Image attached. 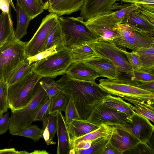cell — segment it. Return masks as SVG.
I'll return each mask as SVG.
<instances>
[{"label":"cell","mask_w":154,"mask_h":154,"mask_svg":"<svg viewBox=\"0 0 154 154\" xmlns=\"http://www.w3.org/2000/svg\"><path fill=\"white\" fill-rule=\"evenodd\" d=\"M30 154L28 152L24 150L16 151L14 148H5L0 149V154Z\"/></svg>","instance_id":"816d5d0a"},{"label":"cell","mask_w":154,"mask_h":154,"mask_svg":"<svg viewBox=\"0 0 154 154\" xmlns=\"http://www.w3.org/2000/svg\"><path fill=\"white\" fill-rule=\"evenodd\" d=\"M122 5L125 6L154 5V0H120Z\"/></svg>","instance_id":"f6af8a7d"},{"label":"cell","mask_w":154,"mask_h":154,"mask_svg":"<svg viewBox=\"0 0 154 154\" xmlns=\"http://www.w3.org/2000/svg\"><path fill=\"white\" fill-rule=\"evenodd\" d=\"M102 154H122V153L112 145L109 141L106 144Z\"/></svg>","instance_id":"c3c4849f"},{"label":"cell","mask_w":154,"mask_h":154,"mask_svg":"<svg viewBox=\"0 0 154 154\" xmlns=\"http://www.w3.org/2000/svg\"><path fill=\"white\" fill-rule=\"evenodd\" d=\"M19 5L32 20L43 12L42 0H16Z\"/></svg>","instance_id":"f546056e"},{"label":"cell","mask_w":154,"mask_h":154,"mask_svg":"<svg viewBox=\"0 0 154 154\" xmlns=\"http://www.w3.org/2000/svg\"><path fill=\"white\" fill-rule=\"evenodd\" d=\"M57 133L58 145L57 154H71L72 149L70 143L67 124L61 112H57Z\"/></svg>","instance_id":"e0dca14e"},{"label":"cell","mask_w":154,"mask_h":154,"mask_svg":"<svg viewBox=\"0 0 154 154\" xmlns=\"http://www.w3.org/2000/svg\"><path fill=\"white\" fill-rule=\"evenodd\" d=\"M70 140H73L93 131L100 127L82 120H75L67 125Z\"/></svg>","instance_id":"7402d4cb"},{"label":"cell","mask_w":154,"mask_h":154,"mask_svg":"<svg viewBox=\"0 0 154 154\" xmlns=\"http://www.w3.org/2000/svg\"><path fill=\"white\" fill-rule=\"evenodd\" d=\"M100 75L111 79H116L122 73L109 59L102 57L99 60H88L82 62Z\"/></svg>","instance_id":"2e32d148"},{"label":"cell","mask_w":154,"mask_h":154,"mask_svg":"<svg viewBox=\"0 0 154 154\" xmlns=\"http://www.w3.org/2000/svg\"><path fill=\"white\" fill-rule=\"evenodd\" d=\"M117 29L119 36L108 42L121 49L128 48L136 51L140 48L149 47L154 44L153 35L133 25L119 23Z\"/></svg>","instance_id":"8992f818"},{"label":"cell","mask_w":154,"mask_h":154,"mask_svg":"<svg viewBox=\"0 0 154 154\" xmlns=\"http://www.w3.org/2000/svg\"><path fill=\"white\" fill-rule=\"evenodd\" d=\"M131 123L128 125H115V128L125 131L132 135L140 142H146L152 137L154 129L153 125L149 120L135 112L131 118Z\"/></svg>","instance_id":"4fadbf2b"},{"label":"cell","mask_w":154,"mask_h":154,"mask_svg":"<svg viewBox=\"0 0 154 154\" xmlns=\"http://www.w3.org/2000/svg\"><path fill=\"white\" fill-rule=\"evenodd\" d=\"M127 75L130 77L132 80L140 83L154 82V74L142 69L132 70L129 75Z\"/></svg>","instance_id":"8d00e7d4"},{"label":"cell","mask_w":154,"mask_h":154,"mask_svg":"<svg viewBox=\"0 0 154 154\" xmlns=\"http://www.w3.org/2000/svg\"><path fill=\"white\" fill-rule=\"evenodd\" d=\"M25 43L14 38L0 48V80L7 83L11 73L26 58Z\"/></svg>","instance_id":"52a82bcc"},{"label":"cell","mask_w":154,"mask_h":154,"mask_svg":"<svg viewBox=\"0 0 154 154\" xmlns=\"http://www.w3.org/2000/svg\"><path fill=\"white\" fill-rule=\"evenodd\" d=\"M51 99L48 97L40 107L36 111L32 117L33 122L42 121L43 118L48 114L50 105Z\"/></svg>","instance_id":"60d3db41"},{"label":"cell","mask_w":154,"mask_h":154,"mask_svg":"<svg viewBox=\"0 0 154 154\" xmlns=\"http://www.w3.org/2000/svg\"><path fill=\"white\" fill-rule=\"evenodd\" d=\"M84 1V0H46L44 3L43 9L60 17L80 10Z\"/></svg>","instance_id":"9a60e30c"},{"label":"cell","mask_w":154,"mask_h":154,"mask_svg":"<svg viewBox=\"0 0 154 154\" xmlns=\"http://www.w3.org/2000/svg\"><path fill=\"white\" fill-rule=\"evenodd\" d=\"M17 24L14 31L15 38L20 40L27 33V29L32 20L23 10L17 2L16 4Z\"/></svg>","instance_id":"4316f807"},{"label":"cell","mask_w":154,"mask_h":154,"mask_svg":"<svg viewBox=\"0 0 154 154\" xmlns=\"http://www.w3.org/2000/svg\"><path fill=\"white\" fill-rule=\"evenodd\" d=\"M85 121L98 125L103 124L113 125H128L131 122V118L125 114L102 102L95 108Z\"/></svg>","instance_id":"8fae6325"},{"label":"cell","mask_w":154,"mask_h":154,"mask_svg":"<svg viewBox=\"0 0 154 154\" xmlns=\"http://www.w3.org/2000/svg\"><path fill=\"white\" fill-rule=\"evenodd\" d=\"M154 82L145 83L138 82L136 86L143 90L154 92Z\"/></svg>","instance_id":"f907efd6"},{"label":"cell","mask_w":154,"mask_h":154,"mask_svg":"<svg viewBox=\"0 0 154 154\" xmlns=\"http://www.w3.org/2000/svg\"><path fill=\"white\" fill-rule=\"evenodd\" d=\"M95 51L102 57L109 60L122 72L129 75L132 68L122 49L111 42L98 41L93 44Z\"/></svg>","instance_id":"7c38bea8"},{"label":"cell","mask_w":154,"mask_h":154,"mask_svg":"<svg viewBox=\"0 0 154 154\" xmlns=\"http://www.w3.org/2000/svg\"><path fill=\"white\" fill-rule=\"evenodd\" d=\"M139 54L143 64L142 70L154 73V44L149 47L141 48L136 51Z\"/></svg>","instance_id":"f1b7e54d"},{"label":"cell","mask_w":154,"mask_h":154,"mask_svg":"<svg viewBox=\"0 0 154 154\" xmlns=\"http://www.w3.org/2000/svg\"><path fill=\"white\" fill-rule=\"evenodd\" d=\"M125 54L132 70L142 69L143 64L140 56L136 51L127 52L126 50L122 49Z\"/></svg>","instance_id":"f35d334b"},{"label":"cell","mask_w":154,"mask_h":154,"mask_svg":"<svg viewBox=\"0 0 154 154\" xmlns=\"http://www.w3.org/2000/svg\"><path fill=\"white\" fill-rule=\"evenodd\" d=\"M64 116L67 125L75 120H82L72 97L69 99L66 106Z\"/></svg>","instance_id":"d590c367"},{"label":"cell","mask_w":154,"mask_h":154,"mask_svg":"<svg viewBox=\"0 0 154 154\" xmlns=\"http://www.w3.org/2000/svg\"><path fill=\"white\" fill-rule=\"evenodd\" d=\"M121 23L131 24L154 35V24L137 9L126 16Z\"/></svg>","instance_id":"ffe728a7"},{"label":"cell","mask_w":154,"mask_h":154,"mask_svg":"<svg viewBox=\"0 0 154 154\" xmlns=\"http://www.w3.org/2000/svg\"><path fill=\"white\" fill-rule=\"evenodd\" d=\"M65 74L75 79L93 82L100 77L96 72L82 62L72 63Z\"/></svg>","instance_id":"d6986e66"},{"label":"cell","mask_w":154,"mask_h":154,"mask_svg":"<svg viewBox=\"0 0 154 154\" xmlns=\"http://www.w3.org/2000/svg\"><path fill=\"white\" fill-rule=\"evenodd\" d=\"M91 141L88 140L78 143L74 147L72 154H73V152L75 150L85 149L89 148L91 146Z\"/></svg>","instance_id":"681fc988"},{"label":"cell","mask_w":154,"mask_h":154,"mask_svg":"<svg viewBox=\"0 0 154 154\" xmlns=\"http://www.w3.org/2000/svg\"><path fill=\"white\" fill-rule=\"evenodd\" d=\"M93 44H85L72 49L71 54L72 63L101 59V56L94 49Z\"/></svg>","instance_id":"44dd1931"},{"label":"cell","mask_w":154,"mask_h":154,"mask_svg":"<svg viewBox=\"0 0 154 154\" xmlns=\"http://www.w3.org/2000/svg\"><path fill=\"white\" fill-rule=\"evenodd\" d=\"M43 129L40 128L37 125H31L20 132L13 135L18 136L29 138L34 142L38 141L43 138Z\"/></svg>","instance_id":"e575fe53"},{"label":"cell","mask_w":154,"mask_h":154,"mask_svg":"<svg viewBox=\"0 0 154 154\" xmlns=\"http://www.w3.org/2000/svg\"><path fill=\"white\" fill-rule=\"evenodd\" d=\"M30 154H49L45 150H35L32 152L30 153Z\"/></svg>","instance_id":"db71d44e"},{"label":"cell","mask_w":154,"mask_h":154,"mask_svg":"<svg viewBox=\"0 0 154 154\" xmlns=\"http://www.w3.org/2000/svg\"><path fill=\"white\" fill-rule=\"evenodd\" d=\"M59 17L55 13H50L42 19L32 38L25 43V51L26 58L45 50L49 34L54 22Z\"/></svg>","instance_id":"30bf717a"},{"label":"cell","mask_w":154,"mask_h":154,"mask_svg":"<svg viewBox=\"0 0 154 154\" xmlns=\"http://www.w3.org/2000/svg\"><path fill=\"white\" fill-rule=\"evenodd\" d=\"M124 18L122 11L117 10L109 14L95 17L85 22L98 41H109L119 36L117 24L121 23Z\"/></svg>","instance_id":"9c48e42d"},{"label":"cell","mask_w":154,"mask_h":154,"mask_svg":"<svg viewBox=\"0 0 154 154\" xmlns=\"http://www.w3.org/2000/svg\"><path fill=\"white\" fill-rule=\"evenodd\" d=\"M7 83L0 80V108L3 113L7 112L8 108V102Z\"/></svg>","instance_id":"ab89813d"},{"label":"cell","mask_w":154,"mask_h":154,"mask_svg":"<svg viewBox=\"0 0 154 154\" xmlns=\"http://www.w3.org/2000/svg\"><path fill=\"white\" fill-rule=\"evenodd\" d=\"M47 126L50 134L51 140L54 144H55L56 143L53 140V139L57 131V112L55 113L49 114L48 115Z\"/></svg>","instance_id":"b9f144b4"},{"label":"cell","mask_w":154,"mask_h":154,"mask_svg":"<svg viewBox=\"0 0 154 154\" xmlns=\"http://www.w3.org/2000/svg\"><path fill=\"white\" fill-rule=\"evenodd\" d=\"M56 83L69 99L72 97L82 120L86 121L92 112L109 93L96 82L73 79L66 74Z\"/></svg>","instance_id":"6da1fadb"},{"label":"cell","mask_w":154,"mask_h":154,"mask_svg":"<svg viewBox=\"0 0 154 154\" xmlns=\"http://www.w3.org/2000/svg\"><path fill=\"white\" fill-rule=\"evenodd\" d=\"M118 0H84L80 16L87 20L95 17L112 13V5Z\"/></svg>","instance_id":"5bb4252c"},{"label":"cell","mask_w":154,"mask_h":154,"mask_svg":"<svg viewBox=\"0 0 154 154\" xmlns=\"http://www.w3.org/2000/svg\"><path fill=\"white\" fill-rule=\"evenodd\" d=\"M10 3L8 0H0V9L2 12L9 13Z\"/></svg>","instance_id":"f5cc1de1"},{"label":"cell","mask_w":154,"mask_h":154,"mask_svg":"<svg viewBox=\"0 0 154 154\" xmlns=\"http://www.w3.org/2000/svg\"><path fill=\"white\" fill-rule=\"evenodd\" d=\"M56 46H54L34 56L26 58L31 64L38 60L43 59L57 52Z\"/></svg>","instance_id":"ee69618b"},{"label":"cell","mask_w":154,"mask_h":154,"mask_svg":"<svg viewBox=\"0 0 154 154\" xmlns=\"http://www.w3.org/2000/svg\"><path fill=\"white\" fill-rule=\"evenodd\" d=\"M59 19L64 35L65 47L72 49L85 44H93L98 41L82 17L60 16Z\"/></svg>","instance_id":"7a4b0ae2"},{"label":"cell","mask_w":154,"mask_h":154,"mask_svg":"<svg viewBox=\"0 0 154 154\" xmlns=\"http://www.w3.org/2000/svg\"><path fill=\"white\" fill-rule=\"evenodd\" d=\"M10 14L2 12L0 14V48L8 41L15 38Z\"/></svg>","instance_id":"484cf974"},{"label":"cell","mask_w":154,"mask_h":154,"mask_svg":"<svg viewBox=\"0 0 154 154\" xmlns=\"http://www.w3.org/2000/svg\"><path fill=\"white\" fill-rule=\"evenodd\" d=\"M39 82L50 99L61 91L56 82L53 78L42 77Z\"/></svg>","instance_id":"836d02e7"},{"label":"cell","mask_w":154,"mask_h":154,"mask_svg":"<svg viewBox=\"0 0 154 154\" xmlns=\"http://www.w3.org/2000/svg\"><path fill=\"white\" fill-rule=\"evenodd\" d=\"M109 141L122 154L134 147L140 142L128 132L116 128Z\"/></svg>","instance_id":"ac0fdd59"},{"label":"cell","mask_w":154,"mask_h":154,"mask_svg":"<svg viewBox=\"0 0 154 154\" xmlns=\"http://www.w3.org/2000/svg\"><path fill=\"white\" fill-rule=\"evenodd\" d=\"M137 10L154 24V5L138 6Z\"/></svg>","instance_id":"7bdbcfd3"},{"label":"cell","mask_w":154,"mask_h":154,"mask_svg":"<svg viewBox=\"0 0 154 154\" xmlns=\"http://www.w3.org/2000/svg\"><path fill=\"white\" fill-rule=\"evenodd\" d=\"M110 136L100 138L91 141V146L85 149L75 150L74 154H102Z\"/></svg>","instance_id":"1f68e13d"},{"label":"cell","mask_w":154,"mask_h":154,"mask_svg":"<svg viewBox=\"0 0 154 154\" xmlns=\"http://www.w3.org/2000/svg\"><path fill=\"white\" fill-rule=\"evenodd\" d=\"M68 100L66 95L61 91L57 94L51 98L48 115L57 111L64 112Z\"/></svg>","instance_id":"d6a6232c"},{"label":"cell","mask_w":154,"mask_h":154,"mask_svg":"<svg viewBox=\"0 0 154 154\" xmlns=\"http://www.w3.org/2000/svg\"><path fill=\"white\" fill-rule=\"evenodd\" d=\"M3 113L1 110L0 108V118H1L3 115Z\"/></svg>","instance_id":"9f6ffc18"},{"label":"cell","mask_w":154,"mask_h":154,"mask_svg":"<svg viewBox=\"0 0 154 154\" xmlns=\"http://www.w3.org/2000/svg\"><path fill=\"white\" fill-rule=\"evenodd\" d=\"M41 78L32 71L22 80L8 86V102L11 111L23 108L30 102L34 87Z\"/></svg>","instance_id":"ba28073f"},{"label":"cell","mask_w":154,"mask_h":154,"mask_svg":"<svg viewBox=\"0 0 154 154\" xmlns=\"http://www.w3.org/2000/svg\"><path fill=\"white\" fill-rule=\"evenodd\" d=\"M32 65L26 58L21 63L10 75L8 81V86L22 80L32 72Z\"/></svg>","instance_id":"4dcf8cb0"},{"label":"cell","mask_w":154,"mask_h":154,"mask_svg":"<svg viewBox=\"0 0 154 154\" xmlns=\"http://www.w3.org/2000/svg\"><path fill=\"white\" fill-rule=\"evenodd\" d=\"M48 97L38 81L30 102L23 108L11 111L8 129L10 133L13 135L31 125L33 115Z\"/></svg>","instance_id":"277c9868"},{"label":"cell","mask_w":154,"mask_h":154,"mask_svg":"<svg viewBox=\"0 0 154 154\" xmlns=\"http://www.w3.org/2000/svg\"><path fill=\"white\" fill-rule=\"evenodd\" d=\"M122 98L129 103L130 107L135 112L154 122V105L133 98L124 97Z\"/></svg>","instance_id":"cb8c5ba5"},{"label":"cell","mask_w":154,"mask_h":154,"mask_svg":"<svg viewBox=\"0 0 154 154\" xmlns=\"http://www.w3.org/2000/svg\"><path fill=\"white\" fill-rule=\"evenodd\" d=\"M47 57L32 63V71L42 77L63 75L72 63L71 49L64 47Z\"/></svg>","instance_id":"5b68a950"},{"label":"cell","mask_w":154,"mask_h":154,"mask_svg":"<svg viewBox=\"0 0 154 154\" xmlns=\"http://www.w3.org/2000/svg\"><path fill=\"white\" fill-rule=\"evenodd\" d=\"M121 74L116 79H100L99 86L110 94L122 98L131 97L154 105V92L139 88L136 85L138 82L132 80L126 74Z\"/></svg>","instance_id":"3957f363"},{"label":"cell","mask_w":154,"mask_h":154,"mask_svg":"<svg viewBox=\"0 0 154 154\" xmlns=\"http://www.w3.org/2000/svg\"><path fill=\"white\" fill-rule=\"evenodd\" d=\"M48 114H46L43 118L42 129L43 130V138L48 145L54 144L51 140L50 134L47 126V117Z\"/></svg>","instance_id":"7dc6e473"},{"label":"cell","mask_w":154,"mask_h":154,"mask_svg":"<svg viewBox=\"0 0 154 154\" xmlns=\"http://www.w3.org/2000/svg\"><path fill=\"white\" fill-rule=\"evenodd\" d=\"M10 117L8 112L0 118V135L6 132L9 129Z\"/></svg>","instance_id":"bcb514c9"},{"label":"cell","mask_w":154,"mask_h":154,"mask_svg":"<svg viewBox=\"0 0 154 154\" xmlns=\"http://www.w3.org/2000/svg\"><path fill=\"white\" fill-rule=\"evenodd\" d=\"M8 0L10 3V5L11 6V7L13 8V9L15 11H16V8L15 7L14 4L13 3L12 0Z\"/></svg>","instance_id":"11a10c76"},{"label":"cell","mask_w":154,"mask_h":154,"mask_svg":"<svg viewBox=\"0 0 154 154\" xmlns=\"http://www.w3.org/2000/svg\"><path fill=\"white\" fill-rule=\"evenodd\" d=\"M102 103L105 105L125 114L131 118L135 112L129 106V103L122 98L110 94L107 95Z\"/></svg>","instance_id":"83f0119b"},{"label":"cell","mask_w":154,"mask_h":154,"mask_svg":"<svg viewBox=\"0 0 154 154\" xmlns=\"http://www.w3.org/2000/svg\"><path fill=\"white\" fill-rule=\"evenodd\" d=\"M115 129V128L113 125L102 124L97 129L73 140H70L72 150L75 146L78 143L87 140L91 141L100 138L110 136Z\"/></svg>","instance_id":"603a6c76"},{"label":"cell","mask_w":154,"mask_h":154,"mask_svg":"<svg viewBox=\"0 0 154 154\" xmlns=\"http://www.w3.org/2000/svg\"><path fill=\"white\" fill-rule=\"evenodd\" d=\"M148 141L142 143L139 142L133 148L124 152L123 154H154L153 146H152L150 142Z\"/></svg>","instance_id":"74e56055"},{"label":"cell","mask_w":154,"mask_h":154,"mask_svg":"<svg viewBox=\"0 0 154 154\" xmlns=\"http://www.w3.org/2000/svg\"><path fill=\"white\" fill-rule=\"evenodd\" d=\"M54 46H56L57 51L65 47L64 35L59 17L54 22L49 34L45 50Z\"/></svg>","instance_id":"d4e9b609"}]
</instances>
